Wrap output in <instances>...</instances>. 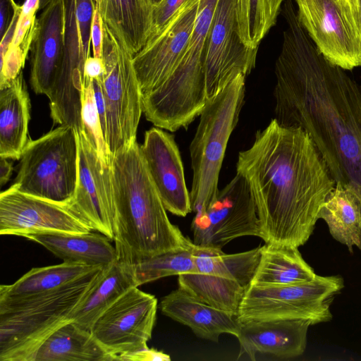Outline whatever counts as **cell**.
Wrapping results in <instances>:
<instances>
[{"label": "cell", "instance_id": "obj_25", "mask_svg": "<svg viewBox=\"0 0 361 361\" xmlns=\"http://www.w3.org/2000/svg\"><path fill=\"white\" fill-rule=\"evenodd\" d=\"M23 238L37 243L63 262L104 267L118 259L111 240L100 233H40Z\"/></svg>", "mask_w": 361, "mask_h": 361}, {"label": "cell", "instance_id": "obj_3", "mask_svg": "<svg viewBox=\"0 0 361 361\" xmlns=\"http://www.w3.org/2000/svg\"><path fill=\"white\" fill-rule=\"evenodd\" d=\"M111 171L118 259L135 264L191 241L170 221L137 141L112 155Z\"/></svg>", "mask_w": 361, "mask_h": 361}, {"label": "cell", "instance_id": "obj_43", "mask_svg": "<svg viewBox=\"0 0 361 361\" xmlns=\"http://www.w3.org/2000/svg\"><path fill=\"white\" fill-rule=\"evenodd\" d=\"M53 0H40L39 10H43Z\"/></svg>", "mask_w": 361, "mask_h": 361}, {"label": "cell", "instance_id": "obj_15", "mask_svg": "<svg viewBox=\"0 0 361 361\" xmlns=\"http://www.w3.org/2000/svg\"><path fill=\"white\" fill-rule=\"evenodd\" d=\"M257 49L241 41L236 19V0H217L207 38L206 81L208 99L238 75H248L255 67Z\"/></svg>", "mask_w": 361, "mask_h": 361}, {"label": "cell", "instance_id": "obj_38", "mask_svg": "<svg viewBox=\"0 0 361 361\" xmlns=\"http://www.w3.org/2000/svg\"><path fill=\"white\" fill-rule=\"evenodd\" d=\"M105 68L102 58L90 56L84 66V80H94L101 77Z\"/></svg>", "mask_w": 361, "mask_h": 361}, {"label": "cell", "instance_id": "obj_27", "mask_svg": "<svg viewBox=\"0 0 361 361\" xmlns=\"http://www.w3.org/2000/svg\"><path fill=\"white\" fill-rule=\"evenodd\" d=\"M317 276L298 247L265 243L250 285L285 286L312 281Z\"/></svg>", "mask_w": 361, "mask_h": 361}, {"label": "cell", "instance_id": "obj_35", "mask_svg": "<svg viewBox=\"0 0 361 361\" xmlns=\"http://www.w3.org/2000/svg\"><path fill=\"white\" fill-rule=\"evenodd\" d=\"M188 1L162 0L159 4L153 6L152 27L149 38L158 34Z\"/></svg>", "mask_w": 361, "mask_h": 361}, {"label": "cell", "instance_id": "obj_28", "mask_svg": "<svg viewBox=\"0 0 361 361\" xmlns=\"http://www.w3.org/2000/svg\"><path fill=\"white\" fill-rule=\"evenodd\" d=\"M101 266L78 262L32 268L15 283L0 286V302L26 299L57 290Z\"/></svg>", "mask_w": 361, "mask_h": 361}, {"label": "cell", "instance_id": "obj_34", "mask_svg": "<svg viewBox=\"0 0 361 361\" xmlns=\"http://www.w3.org/2000/svg\"><path fill=\"white\" fill-rule=\"evenodd\" d=\"M82 121L88 138L106 166H111L112 154L105 140L96 105L92 80L83 81Z\"/></svg>", "mask_w": 361, "mask_h": 361}, {"label": "cell", "instance_id": "obj_14", "mask_svg": "<svg viewBox=\"0 0 361 361\" xmlns=\"http://www.w3.org/2000/svg\"><path fill=\"white\" fill-rule=\"evenodd\" d=\"M78 174L75 195L68 209L92 231L111 241L116 231V207L111 166L105 165L85 130L75 132Z\"/></svg>", "mask_w": 361, "mask_h": 361}, {"label": "cell", "instance_id": "obj_32", "mask_svg": "<svg viewBox=\"0 0 361 361\" xmlns=\"http://www.w3.org/2000/svg\"><path fill=\"white\" fill-rule=\"evenodd\" d=\"M285 0H236L238 32L242 42L257 49L276 22Z\"/></svg>", "mask_w": 361, "mask_h": 361}, {"label": "cell", "instance_id": "obj_10", "mask_svg": "<svg viewBox=\"0 0 361 361\" xmlns=\"http://www.w3.org/2000/svg\"><path fill=\"white\" fill-rule=\"evenodd\" d=\"M102 60L99 78L106 104V141L113 155L136 140L142 113V93L133 64V56L104 24Z\"/></svg>", "mask_w": 361, "mask_h": 361}, {"label": "cell", "instance_id": "obj_2", "mask_svg": "<svg viewBox=\"0 0 361 361\" xmlns=\"http://www.w3.org/2000/svg\"><path fill=\"white\" fill-rule=\"evenodd\" d=\"M236 173L247 183L265 243L299 247L310 238L336 185L326 164L302 129L273 118L239 152Z\"/></svg>", "mask_w": 361, "mask_h": 361}, {"label": "cell", "instance_id": "obj_40", "mask_svg": "<svg viewBox=\"0 0 361 361\" xmlns=\"http://www.w3.org/2000/svg\"><path fill=\"white\" fill-rule=\"evenodd\" d=\"M169 355L154 349L146 348L128 357V360H170Z\"/></svg>", "mask_w": 361, "mask_h": 361}, {"label": "cell", "instance_id": "obj_8", "mask_svg": "<svg viewBox=\"0 0 361 361\" xmlns=\"http://www.w3.org/2000/svg\"><path fill=\"white\" fill-rule=\"evenodd\" d=\"M63 58L56 81L47 97L54 123L84 130L82 95L84 66L90 56L95 0H61Z\"/></svg>", "mask_w": 361, "mask_h": 361}, {"label": "cell", "instance_id": "obj_19", "mask_svg": "<svg viewBox=\"0 0 361 361\" xmlns=\"http://www.w3.org/2000/svg\"><path fill=\"white\" fill-rule=\"evenodd\" d=\"M240 322L237 338L239 357L247 354L255 360L257 353H266L281 359L298 357L307 345L308 329L312 324L305 319L250 320Z\"/></svg>", "mask_w": 361, "mask_h": 361}, {"label": "cell", "instance_id": "obj_9", "mask_svg": "<svg viewBox=\"0 0 361 361\" xmlns=\"http://www.w3.org/2000/svg\"><path fill=\"white\" fill-rule=\"evenodd\" d=\"M344 287L338 276L317 275L308 282L285 286L250 285L240 305L238 322L305 319L312 325L332 319L330 305Z\"/></svg>", "mask_w": 361, "mask_h": 361}, {"label": "cell", "instance_id": "obj_5", "mask_svg": "<svg viewBox=\"0 0 361 361\" xmlns=\"http://www.w3.org/2000/svg\"><path fill=\"white\" fill-rule=\"evenodd\" d=\"M103 267L57 290L0 302V360L34 361L42 344L71 314Z\"/></svg>", "mask_w": 361, "mask_h": 361}, {"label": "cell", "instance_id": "obj_23", "mask_svg": "<svg viewBox=\"0 0 361 361\" xmlns=\"http://www.w3.org/2000/svg\"><path fill=\"white\" fill-rule=\"evenodd\" d=\"M30 102L23 71L0 88V157L19 160L28 142Z\"/></svg>", "mask_w": 361, "mask_h": 361}, {"label": "cell", "instance_id": "obj_44", "mask_svg": "<svg viewBox=\"0 0 361 361\" xmlns=\"http://www.w3.org/2000/svg\"><path fill=\"white\" fill-rule=\"evenodd\" d=\"M162 0H149L150 3L153 6L159 4Z\"/></svg>", "mask_w": 361, "mask_h": 361}, {"label": "cell", "instance_id": "obj_12", "mask_svg": "<svg viewBox=\"0 0 361 361\" xmlns=\"http://www.w3.org/2000/svg\"><path fill=\"white\" fill-rule=\"evenodd\" d=\"M193 243L220 249L235 238H262L255 202L245 179L236 173L191 224Z\"/></svg>", "mask_w": 361, "mask_h": 361}, {"label": "cell", "instance_id": "obj_41", "mask_svg": "<svg viewBox=\"0 0 361 361\" xmlns=\"http://www.w3.org/2000/svg\"><path fill=\"white\" fill-rule=\"evenodd\" d=\"M7 159L0 157V184L1 186L9 180L13 171L12 164Z\"/></svg>", "mask_w": 361, "mask_h": 361}, {"label": "cell", "instance_id": "obj_22", "mask_svg": "<svg viewBox=\"0 0 361 361\" xmlns=\"http://www.w3.org/2000/svg\"><path fill=\"white\" fill-rule=\"evenodd\" d=\"M133 287H137L133 264L118 258L103 267L90 288L73 310L71 321L91 332L99 317Z\"/></svg>", "mask_w": 361, "mask_h": 361}, {"label": "cell", "instance_id": "obj_21", "mask_svg": "<svg viewBox=\"0 0 361 361\" xmlns=\"http://www.w3.org/2000/svg\"><path fill=\"white\" fill-rule=\"evenodd\" d=\"M159 309L166 317L190 328L199 338L218 342L221 334L238 336L236 316L203 303L180 288L161 300Z\"/></svg>", "mask_w": 361, "mask_h": 361}, {"label": "cell", "instance_id": "obj_26", "mask_svg": "<svg viewBox=\"0 0 361 361\" xmlns=\"http://www.w3.org/2000/svg\"><path fill=\"white\" fill-rule=\"evenodd\" d=\"M319 219L328 226L331 236L350 252L361 250V185L336 183L324 201Z\"/></svg>", "mask_w": 361, "mask_h": 361}, {"label": "cell", "instance_id": "obj_1", "mask_svg": "<svg viewBox=\"0 0 361 361\" xmlns=\"http://www.w3.org/2000/svg\"><path fill=\"white\" fill-rule=\"evenodd\" d=\"M282 13L274 118L310 136L336 183L361 185V84L319 52L291 0Z\"/></svg>", "mask_w": 361, "mask_h": 361}, {"label": "cell", "instance_id": "obj_33", "mask_svg": "<svg viewBox=\"0 0 361 361\" xmlns=\"http://www.w3.org/2000/svg\"><path fill=\"white\" fill-rule=\"evenodd\" d=\"M194 247L191 240L186 246L133 264L137 287L161 278L197 272Z\"/></svg>", "mask_w": 361, "mask_h": 361}, {"label": "cell", "instance_id": "obj_6", "mask_svg": "<svg viewBox=\"0 0 361 361\" xmlns=\"http://www.w3.org/2000/svg\"><path fill=\"white\" fill-rule=\"evenodd\" d=\"M245 76L238 75L208 99L190 145L192 181V211L204 212L216 198L220 170L229 137L235 128L245 97Z\"/></svg>", "mask_w": 361, "mask_h": 361}, {"label": "cell", "instance_id": "obj_11", "mask_svg": "<svg viewBox=\"0 0 361 361\" xmlns=\"http://www.w3.org/2000/svg\"><path fill=\"white\" fill-rule=\"evenodd\" d=\"M298 19L319 52L351 71L361 66V31L355 0H295Z\"/></svg>", "mask_w": 361, "mask_h": 361}, {"label": "cell", "instance_id": "obj_39", "mask_svg": "<svg viewBox=\"0 0 361 361\" xmlns=\"http://www.w3.org/2000/svg\"><path fill=\"white\" fill-rule=\"evenodd\" d=\"M14 0H0V35L6 32L14 13Z\"/></svg>", "mask_w": 361, "mask_h": 361}, {"label": "cell", "instance_id": "obj_37", "mask_svg": "<svg viewBox=\"0 0 361 361\" xmlns=\"http://www.w3.org/2000/svg\"><path fill=\"white\" fill-rule=\"evenodd\" d=\"M94 97L96 101V105L97 107V111L99 113V116L100 118V121L102 124V131L106 137V104L104 100V97L103 94V90L102 87V85L99 78L92 80ZM106 140V138H105Z\"/></svg>", "mask_w": 361, "mask_h": 361}, {"label": "cell", "instance_id": "obj_36", "mask_svg": "<svg viewBox=\"0 0 361 361\" xmlns=\"http://www.w3.org/2000/svg\"><path fill=\"white\" fill-rule=\"evenodd\" d=\"M104 42V22L98 8H95L91 31L93 56L102 58Z\"/></svg>", "mask_w": 361, "mask_h": 361}, {"label": "cell", "instance_id": "obj_30", "mask_svg": "<svg viewBox=\"0 0 361 361\" xmlns=\"http://www.w3.org/2000/svg\"><path fill=\"white\" fill-rule=\"evenodd\" d=\"M178 288L196 300L235 316L247 288L238 281L198 272L178 276Z\"/></svg>", "mask_w": 361, "mask_h": 361}, {"label": "cell", "instance_id": "obj_24", "mask_svg": "<svg viewBox=\"0 0 361 361\" xmlns=\"http://www.w3.org/2000/svg\"><path fill=\"white\" fill-rule=\"evenodd\" d=\"M104 24L134 56L145 45L152 30L149 0H95Z\"/></svg>", "mask_w": 361, "mask_h": 361}, {"label": "cell", "instance_id": "obj_4", "mask_svg": "<svg viewBox=\"0 0 361 361\" xmlns=\"http://www.w3.org/2000/svg\"><path fill=\"white\" fill-rule=\"evenodd\" d=\"M216 1H200L194 29L180 61L162 84L142 94L143 112L157 126L171 132L187 129L208 101L206 49Z\"/></svg>", "mask_w": 361, "mask_h": 361}, {"label": "cell", "instance_id": "obj_18", "mask_svg": "<svg viewBox=\"0 0 361 361\" xmlns=\"http://www.w3.org/2000/svg\"><path fill=\"white\" fill-rule=\"evenodd\" d=\"M140 149L166 211L185 216L192 211L184 168L174 136L158 127L146 131Z\"/></svg>", "mask_w": 361, "mask_h": 361}, {"label": "cell", "instance_id": "obj_13", "mask_svg": "<svg viewBox=\"0 0 361 361\" xmlns=\"http://www.w3.org/2000/svg\"><path fill=\"white\" fill-rule=\"evenodd\" d=\"M157 299L133 287L96 320L91 334L114 360L148 348L156 321Z\"/></svg>", "mask_w": 361, "mask_h": 361}, {"label": "cell", "instance_id": "obj_7", "mask_svg": "<svg viewBox=\"0 0 361 361\" xmlns=\"http://www.w3.org/2000/svg\"><path fill=\"white\" fill-rule=\"evenodd\" d=\"M12 185L19 191L66 207L73 200L78 174V146L75 130L59 127L29 140Z\"/></svg>", "mask_w": 361, "mask_h": 361}, {"label": "cell", "instance_id": "obj_42", "mask_svg": "<svg viewBox=\"0 0 361 361\" xmlns=\"http://www.w3.org/2000/svg\"><path fill=\"white\" fill-rule=\"evenodd\" d=\"M355 4L357 6V9L359 24H360V31H361V0H355Z\"/></svg>", "mask_w": 361, "mask_h": 361}, {"label": "cell", "instance_id": "obj_29", "mask_svg": "<svg viewBox=\"0 0 361 361\" xmlns=\"http://www.w3.org/2000/svg\"><path fill=\"white\" fill-rule=\"evenodd\" d=\"M114 360L94 338L91 332L72 321L51 334L35 354L34 361Z\"/></svg>", "mask_w": 361, "mask_h": 361}, {"label": "cell", "instance_id": "obj_31", "mask_svg": "<svg viewBox=\"0 0 361 361\" xmlns=\"http://www.w3.org/2000/svg\"><path fill=\"white\" fill-rule=\"evenodd\" d=\"M194 259L197 272L235 280L245 288L250 285L261 256V246L235 254L195 244Z\"/></svg>", "mask_w": 361, "mask_h": 361}, {"label": "cell", "instance_id": "obj_20", "mask_svg": "<svg viewBox=\"0 0 361 361\" xmlns=\"http://www.w3.org/2000/svg\"><path fill=\"white\" fill-rule=\"evenodd\" d=\"M31 46L30 78L36 94L49 95L60 72L63 58L61 0H53L37 20Z\"/></svg>", "mask_w": 361, "mask_h": 361}, {"label": "cell", "instance_id": "obj_16", "mask_svg": "<svg viewBox=\"0 0 361 361\" xmlns=\"http://www.w3.org/2000/svg\"><path fill=\"white\" fill-rule=\"evenodd\" d=\"M200 0H189L133 58L142 95L162 84L180 61L194 29Z\"/></svg>", "mask_w": 361, "mask_h": 361}, {"label": "cell", "instance_id": "obj_17", "mask_svg": "<svg viewBox=\"0 0 361 361\" xmlns=\"http://www.w3.org/2000/svg\"><path fill=\"white\" fill-rule=\"evenodd\" d=\"M92 231L65 206L25 194L11 185L0 194V234L87 233Z\"/></svg>", "mask_w": 361, "mask_h": 361}]
</instances>
